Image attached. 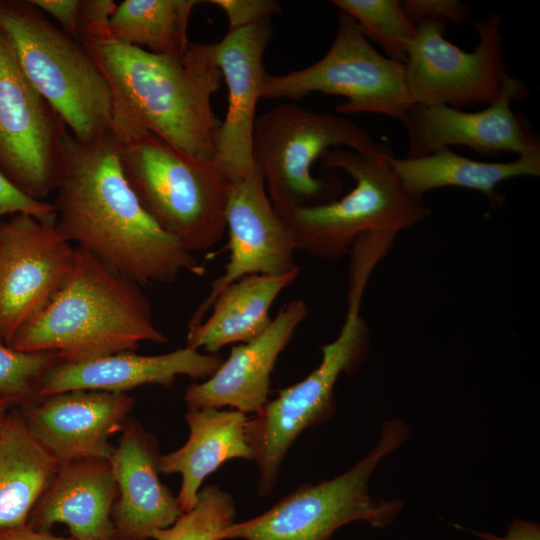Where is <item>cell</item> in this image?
<instances>
[{"label": "cell", "mask_w": 540, "mask_h": 540, "mask_svg": "<svg viewBox=\"0 0 540 540\" xmlns=\"http://www.w3.org/2000/svg\"><path fill=\"white\" fill-rule=\"evenodd\" d=\"M349 289L345 320L336 339L321 348L320 364L248 418L246 437L258 466L257 493L261 497L275 488L281 464L298 436L333 417L339 376L355 373L367 356L370 333L360 314L364 291Z\"/></svg>", "instance_id": "9c48e42d"}, {"label": "cell", "mask_w": 540, "mask_h": 540, "mask_svg": "<svg viewBox=\"0 0 540 540\" xmlns=\"http://www.w3.org/2000/svg\"><path fill=\"white\" fill-rule=\"evenodd\" d=\"M17 407L11 400L0 399V429L2 428L8 414Z\"/></svg>", "instance_id": "d590c367"}, {"label": "cell", "mask_w": 540, "mask_h": 540, "mask_svg": "<svg viewBox=\"0 0 540 540\" xmlns=\"http://www.w3.org/2000/svg\"><path fill=\"white\" fill-rule=\"evenodd\" d=\"M116 138L122 173L158 227L193 254L216 245L234 184L228 173L150 132Z\"/></svg>", "instance_id": "277c9868"}, {"label": "cell", "mask_w": 540, "mask_h": 540, "mask_svg": "<svg viewBox=\"0 0 540 540\" xmlns=\"http://www.w3.org/2000/svg\"><path fill=\"white\" fill-rule=\"evenodd\" d=\"M501 22L496 12L473 20L478 42L471 52L444 38L446 23L424 20L416 24L404 64L414 105L461 109L498 99L512 78L504 63Z\"/></svg>", "instance_id": "8fae6325"}, {"label": "cell", "mask_w": 540, "mask_h": 540, "mask_svg": "<svg viewBox=\"0 0 540 540\" xmlns=\"http://www.w3.org/2000/svg\"><path fill=\"white\" fill-rule=\"evenodd\" d=\"M82 45L111 89L116 137L150 132L188 155L214 159L220 123L211 97L222 76L215 43L190 42L180 59L112 39Z\"/></svg>", "instance_id": "7a4b0ae2"}, {"label": "cell", "mask_w": 540, "mask_h": 540, "mask_svg": "<svg viewBox=\"0 0 540 540\" xmlns=\"http://www.w3.org/2000/svg\"><path fill=\"white\" fill-rule=\"evenodd\" d=\"M68 128L20 69L0 34V172L24 195L44 201L64 173Z\"/></svg>", "instance_id": "7c38bea8"}, {"label": "cell", "mask_w": 540, "mask_h": 540, "mask_svg": "<svg viewBox=\"0 0 540 540\" xmlns=\"http://www.w3.org/2000/svg\"><path fill=\"white\" fill-rule=\"evenodd\" d=\"M0 34L26 78L74 137L91 143L111 130V89L80 42L31 0H0Z\"/></svg>", "instance_id": "5b68a950"}, {"label": "cell", "mask_w": 540, "mask_h": 540, "mask_svg": "<svg viewBox=\"0 0 540 540\" xmlns=\"http://www.w3.org/2000/svg\"><path fill=\"white\" fill-rule=\"evenodd\" d=\"M409 433L401 419L386 421L378 443L351 469L298 487L260 515L226 527L219 540H330L338 529L355 521L376 528L388 526L403 502L374 499L368 485L379 462L398 449Z\"/></svg>", "instance_id": "ba28073f"}, {"label": "cell", "mask_w": 540, "mask_h": 540, "mask_svg": "<svg viewBox=\"0 0 540 540\" xmlns=\"http://www.w3.org/2000/svg\"><path fill=\"white\" fill-rule=\"evenodd\" d=\"M208 3L225 13L229 23L228 30L244 28L271 19L281 12L280 2L275 0H211Z\"/></svg>", "instance_id": "4dcf8cb0"}, {"label": "cell", "mask_w": 540, "mask_h": 540, "mask_svg": "<svg viewBox=\"0 0 540 540\" xmlns=\"http://www.w3.org/2000/svg\"><path fill=\"white\" fill-rule=\"evenodd\" d=\"M59 463L12 409L0 429V529L27 525Z\"/></svg>", "instance_id": "cb8c5ba5"}, {"label": "cell", "mask_w": 540, "mask_h": 540, "mask_svg": "<svg viewBox=\"0 0 540 540\" xmlns=\"http://www.w3.org/2000/svg\"><path fill=\"white\" fill-rule=\"evenodd\" d=\"M270 20L228 30L215 43L216 63L228 89V107L216 133L214 160L233 183L249 175L254 167L252 135L267 75L263 58L272 37Z\"/></svg>", "instance_id": "2e32d148"}, {"label": "cell", "mask_w": 540, "mask_h": 540, "mask_svg": "<svg viewBox=\"0 0 540 540\" xmlns=\"http://www.w3.org/2000/svg\"><path fill=\"white\" fill-rule=\"evenodd\" d=\"M222 362L218 353L204 354L187 346L160 355L126 351L81 363L61 362L43 377L40 395L72 390L126 393L151 384L170 387L180 375L207 379Z\"/></svg>", "instance_id": "ffe728a7"}, {"label": "cell", "mask_w": 540, "mask_h": 540, "mask_svg": "<svg viewBox=\"0 0 540 540\" xmlns=\"http://www.w3.org/2000/svg\"><path fill=\"white\" fill-rule=\"evenodd\" d=\"M197 0H125L109 22L112 40L157 55L183 58Z\"/></svg>", "instance_id": "484cf974"}, {"label": "cell", "mask_w": 540, "mask_h": 540, "mask_svg": "<svg viewBox=\"0 0 540 540\" xmlns=\"http://www.w3.org/2000/svg\"><path fill=\"white\" fill-rule=\"evenodd\" d=\"M16 213L29 214L43 223L55 225L53 203L34 200L24 195L0 172V219Z\"/></svg>", "instance_id": "1f68e13d"}, {"label": "cell", "mask_w": 540, "mask_h": 540, "mask_svg": "<svg viewBox=\"0 0 540 540\" xmlns=\"http://www.w3.org/2000/svg\"><path fill=\"white\" fill-rule=\"evenodd\" d=\"M70 37L78 41L82 21L83 0H31Z\"/></svg>", "instance_id": "d6a6232c"}, {"label": "cell", "mask_w": 540, "mask_h": 540, "mask_svg": "<svg viewBox=\"0 0 540 540\" xmlns=\"http://www.w3.org/2000/svg\"><path fill=\"white\" fill-rule=\"evenodd\" d=\"M135 398L127 393L72 390L19 408L32 433L59 462L110 459V439L122 432Z\"/></svg>", "instance_id": "e0dca14e"}, {"label": "cell", "mask_w": 540, "mask_h": 540, "mask_svg": "<svg viewBox=\"0 0 540 540\" xmlns=\"http://www.w3.org/2000/svg\"><path fill=\"white\" fill-rule=\"evenodd\" d=\"M339 95L341 115L373 113L402 121L414 105L401 63L379 53L358 23L339 10L334 41L314 64L283 75L267 74L264 99H299L311 93Z\"/></svg>", "instance_id": "30bf717a"}, {"label": "cell", "mask_w": 540, "mask_h": 540, "mask_svg": "<svg viewBox=\"0 0 540 540\" xmlns=\"http://www.w3.org/2000/svg\"><path fill=\"white\" fill-rule=\"evenodd\" d=\"M248 418L238 410L188 408L186 443L159 459L160 473L181 475L176 498L182 512L195 506L202 482L222 464L236 458L253 459L246 437Z\"/></svg>", "instance_id": "7402d4cb"}, {"label": "cell", "mask_w": 540, "mask_h": 540, "mask_svg": "<svg viewBox=\"0 0 540 540\" xmlns=\"http://www.w3.org/2000/svg\"><path fill=\"white\" fill-rule=\"evenodd\" d=\"M299 273L300 268L280 276L251 275L232 283L216 297L212 313L188 331L186 346L214 354L254 339L270 325L271 306Z\"/></svg>", "instance_id": "d4e9b609"}, {"label": "cell", "mask_w": 540, "mask_h": 540, "mask_svg": "<svg viewBox=\"0 0 540 540\" xmlns=\"http://www.w3.org/2000/svg\"><path fill=\"white\" fill-rule=\"evenodd\" d=\"M387 162L405 192L414 200L430 190L460 187L483 193L495 209L505 205V197L496 191L503 181L519 176L540 175V153L523 154L510 162H484L461 156L444 148L426 156L397 158Z\"/></svg>", "instance_id": "603a6c76"}, {"label": "cell", "mask_w": 540, "mask_h": 540, "mask_svg": "<svg viewBox=\"0 0 540 540\" xmlns=\"http://www.w3.org/2000/svg\"><path fill=\"white\" fill-rule=\"evenodd\" d=\"M117 485L109 459L80 458L60 462L57 472L31 511L27 525L49 531L68 526L82 540H115L112 509Z\"/></svg>", "instance_id": "44dd1931"}, {"label": "cell", "mask_w": 540, "mask_h": 540, "mask_svg": "<svg viewBox=\"0 0 540 540\" xmlns=\"http://www.w3.org/2000/svg\"><path fill=\"white\" fill-rule=\"evenodd\" d=\"M308 312L307 304L301 299L284 304L266 330L233 347L212 376L187 387L184 394L187 407H230L245 414L259 413L269 400L271 374L278 357Z\"/></svg>", "instance_id": "ac0fdd59"}, {"label": "cell", "mask_w": 540, "mask_h": 540, "mask_svg": "<svg viewBox=\"0 0 540 540\" xmlns=\"http://www.w3.org/2000/svg\"><path fill=\"white\" fill-rule=\"evenodd\" d=\"M75 247L55 228L16 213L0 219V340L17 332L52 300L68 280Z\"/></svg>", "instance_id": "4fadbf2b"}, {"label": "cell", "mask_w": 540, "mask_h": 540, "mask_svg": "<svg viewBox=\"0 0 540 540\" xmlns=\"http://www.w3.org/2000/svg\"><path fill=\"white\" fill-rule=\"evenodd\" d=\"M64 159L53 205L55 228L67 241L141 286L170 284L183 273H203L195 255L142 208L122 173L118 140L111 130L91 143L68 130Z\"/></svg>", "instance_id": "6da1fadb"}, {"label": "cell", "mask_w": 540, "mask_h": 540, "mask_svg": "<svg viewBox=\"0 0 540 540\" xmlns=\"http://www.w3.org/2000/svg\"><path fill=\"white\" fill-rule=\"evenodd\" d=\"M61 362L55 352L19 351L0 340V399L18 408L38 402L43 377Z\"/></svg>", "instance_id": "f1b7e54d"}, {"label": "cell", "mask_w": 540, "mask_h": 540, "mask_svg": "<svg viewBox=\"0 0 540 540\" xmlns=\"http://www.w3.org/2000/svg\"><path fill=\"white\" fill-rule=\"evenodd\" d=\"M332 3L349 14L365 37L378 44L387 58L405 64L416 26L405 15L400 1L334 0Z\"/></svg>", "instance_id": "4316f807"}, {"label": "cell", "mask_w": 540, "mask_h": 540, "mask_svg": "<svg viewBox=\"0 0 540 540\" xmlns=\"http://www.w3.org/2000/svg\"><path fill=\"white\" fill-rule=\"evenodd\" d=\"M482 540H540V527L534 521L514 519L508 526L504 537L489 532H472Z\"/></svg>", "instance_id": "836d02e7"}, {"label": "cell", "mask_w": 540, "mask_h": 540, "mask_svg": "<svg viewBox=\"0 0 540 540\" xmlns=\"http://www.w3.org/2000/svg\"><path fill=\"white\" fill-rule=\"evenodd\" d=\"M332 148L368 155L392 150L375 142L363 126L344 115L314 112L296 103L280 104L256 117L253 160L260 168L268 197L285 219L299 208L330 203L342 184L335 171L312 175L314 162Z\"/></svg>", "instance_id": "8992f818"}, {"label": "cell", "mask_w": 540, "mask_h": 540, "mask_svg": "<svg viewBox=\"0 0 540 540\" xmlns=\"http://www.w3.org/2000/svg\"><path fill=\"white\" fill-rule=\"evenodd\" d=\"M400 5L414 25L424 20L461 24L471 15L469 6L458 0H404Z\"/></svg>", "instance_id": "f546056e"}, {"label": "cell", "mask_w": 540, "mask_h": 540, "mask_svg": "<svg viewBox=\"0 0 540 540\" xmlns=\"http://www.w3.org/2000/svg\"><path fill=\"white\" fill-rule=\"evenodd\" d=\"M142 286L75 247L73 270L52 300L14 336L24 352H55L81 363L134 351L142 342L165 344Z\"/></svg>", "instance_id": "3957f363"}, {"label": "cell", "mask_w": 540, "mask_h": 540, "mask_svg": "<svg viewBox=\"0 0 540 540\" xmlns=\"http://www.w3.org/2000/svg\"><path fill=\"white\" fill-rule=\"evenodd\" d=\"M528 93L526 85L512 77L501 96L480 111L442 104L413 105L401 121L408 137L406 157H422L459 145L483 155L540 153L539 137L511 108V101Z\"/></svg>", "instance_id": "9a60e30c"}, {"label": "cell", "mask_w": 540, "mask_h": 540, "mask_svg": "<svg viewBox=\"0 0 540 540\" xmlns=\"http://www.w3.org/2000/svg\"><path fill=\"white\" fill-rule=\"evenodd\" d=\"M110 464L117 485L112 509L115 540H148L183 513L176 496L159 478L156 438L128 418Z\"/></svg>", "instance_id": "d6986e66"}, {"label": "cell", "mask_w": 540, "mask_h": 540, "mask_svg": "<svg viewBox=\"0 0 540 540\" xmlns=\"http://www.w3.org/2000/svg\"><path fill=\"white\" fill-rule=\"evenodd\" d=\"M392 154L368 155L332 148L322 155V169L344 171L354 179L355 187L340 199L296 209L284 219L297 251L338 261L348 256L362 236L372 233L397 236L431 215L429 207L412 199L403 189L387 162Z\"/></svg>", "instance_id": "52a82bcc"}, {"label": "cell", "mask_w": 540, "mask_h": 540, "mask_svg": "<svg viewBox=\"0 0 540 540\" xmlns=\"http://www.w3.org/2000/svg\"><path fill=\"white\" fill-rule=\"evenodd\" d=\"M226 230L230 254L225 270L192 314L188 331L203 322L216 297L232 283L251 275L280 276L300 268L294 258L297 247L293 234L273 208L255 162L251 173L233 184Z\"/></svg>", "instance_id": "5bb4252c"}, {"label": "cell", "mask_w": 540, "mask_h": 540, "mask_svg": "<svg viewBox=\"0 0 540 540\" xmlns=\"http://www.w3.org/2000/svg\"><path fill=\"white\" fill-rule=\"evenodd\" d=\"M235 503L230 493L209 485L198 493L195 506L183 512L167 528L157 530L154 540H219L220 533L234 523Z\"/></svg>", "instance_id": "83f0119b"}, {"label": "cell", "mask_w": 540, "mask_h": 540, "mask_svg": "<svg viewBox=\"0 0 540 540\" xmlns=\"http://www.w3.org/2000/svg\"><path fill=\"white\" fill-rule=\"evenodd\" d=\"M0 540H82L78 538L60 537L49 531H38L28 525L0 529Z\"/></svg>", "instance_id": "e575fe53"}]
</instances>
